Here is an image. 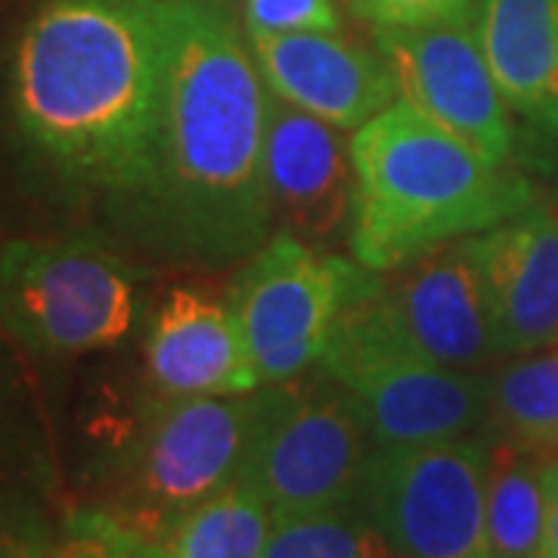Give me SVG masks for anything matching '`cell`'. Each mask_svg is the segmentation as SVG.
Returning a JSON list of instances; mask_svg holds the SVG:
<instances>
[{
    "instance_id": "cell-4",
    "label": "cell",
    "mask_w": 558,
    "mask_h": 558,
    "mask_svg": "<svg viewBox=\"0 0 558 558\" xmlns=\"http://www.w3.org/2000/svg\"><path fill=\"white\" fill-rule=\"evenodd\" d=\"M317 366L357 398L376 447L440 444L490 425V376L440 366L416 351L376 270H366L344 301Z\"/></svg>"
},
{
    "instance_id": "cell-9",
    "label": "cell",
    "mask_w": 558,
    "mask_h": 558,
    "mask_svg": "<svg viewBox=\"0 0 558 558\" xmlns=\"http://www.w3.org/2000/svg\"><path fill=\"white\" fill-rule=\"evenodd\" d=\"M366 267L282 230L240 264L230 307L260 385L304 376L319 363L332 323Z\"/></svg>"
},
{
    "instance_id": "cell-26",
    "label": "cell",
    "mask_w": 558,
    "mask_h": 558,
    "mask_svg": "<svg viewBox=\"0 0 558 558\" xmlns=\"http://www.w3.org/2000/svg\"><path fill=\"white\" fill-rule=\"evenodd\" d=\"M22 0H0V16H7V13H10V10H13V7H20Z\"/></svg>"
},
{
    "instance_id": "cell-3",
    "label": "cell",
    "mask_w": 558,
    "mask_h": 558,
    "mask_svg": "<svg viewBox=\"0 0 558 558\" xmlns=\"http://www.w3.org/2000/svg\"><path fill=\"white\" fill-rule=\"evenodd\" d=\"M351 153L357 171L351 252L376 274H391L534 205L524 174L487 161L403 97L354 131Z\"/></svg>"
},
{
    "instance_id": "cell-8",
    "label": "cell",
    "mask_w": 558,
    "mask_h": 558,
    "mask_svg": "<svg viewBox=\"0 0 558 558\" xmlns=\"http://www.w3.org/2000/svg\"><path fill=\"white\" fill-rule=\"evenodd\" d=\"M490 435L376 447L357 502L400 558H494L487 534Z\"/></svg>"
},
{
    "instance_id": "cell-5",
    "label": "cell",
    "mask_w": 558,
    "mask_h": 558,
    "mask_svg": "<svg viewBox=\"0 0 558 558\" xmlns=\"http://www.w3.org/2000/svg\"><path fill=\"white\" fill-rule=\"evenodd\" d=\"M143 270L94 236L0 248V329L40 357L116 348L140 314Z\"/></svg>"
},
{
    "instance_id": "cell-24",
    "label": "cell",
    "mask_w": 558,
    "mask_h": 558,
    "mask_svg": "<svg viewBox=\"0 0 558 558\" xmlns=\"http://www.w3.org/2000/svg\"><path fill=\"white\" fill-rule=\"evenodd\" d=\"M543 494H546V521L539 558H558V459L543 462Z\"/></svg>"
},
{
    "instance_id": "cell-7",
    "label": "cell",
    "mask_w": 558,
    "mask_h": 558,
    "mask_svg": "<svg viewBox=\"0 0 558 558\" xmlns=\"http://www.w3.org/2000/svg\"><path fill=\"white\" fill-rule=\"evenodd\" d=\"M255 422L258 391L230 398L153 395L128 459L119 519L161 543L183 515L242 478Z\"/></svg>"
},
{
    "instance_id": "cell-13",
    "label": "cell",
    "mask_w": 558,
    "mask_h": 558,
    "mask_svg": "<svg viewBox=\"0 0 558 558\" xmlns=\"http://www.w3.org/2000/svg\"><path fill=\"white\" fill-rule=\"evenodd\" d=\"M143 369L159 398H230L260 388L230 299L208 286H174L156 304Z\"/></svg>"
},
{
    "instance_id": "cell-22",
    "label": "cell",
    "mask_w": 558,
    "mask_h": 558,
    "mask_svg": "<svg viewBox=\"0 0 558 558\" xmlns=\"http://www.w3.org/2000/svg\"><path fill=\"white\" fill-rule=\"evenodd\" d=\"M242 20L248 35L341 32V10L336 0H245Z\"/></svg>"
},
{
    "instance_id": "cell-12",
    "label": "cell",
    "mask_w": 558,
    "mask_h": 558,
    "mask_svg": "<svg viewBox=\"0 0 558 558\" xmlns=\"http://www.w3.org/2000/svg\"><path fill=\"white\" fill-rule=\"evenodd\" d=\"M381 292L403 336L440 366L478 373L499 354L481 267L465 240L391 270Z\"/></svg>"
},
{
    "instance_id": "cell-11",
    "label": "cell",
    "mask_w": 558,
    "mask_h": 558,
    "mask_svg": "<svg viewBox=\"0 0 558 558\" xmlns=\"http://www.w3.org/2000/svg\"><path fill=\"white\" fill-rule=\"evenodd\" d=\"M264 183L277 230L323 252L351 245L357 208L351 140L274 90L267 94Z\"/></svg>"
},
{
    "instance_id": "cell-21",
    "label": "cell",
    "mask_w": 558,
    "mask_h": 558,
    "mask_svg": "<svg viewBox=\"0 0 558 558\" xmlns=\"http://www.w3.org/2000/svg\"><path fill=\"white\" fill-rule=\"evenodd\" d=\"M40 558H168L165 543L109 512H81Z\"/></svg>"
},
{
    "instance_id": "cell-18",
    "label": "cell",
    "mask_w": 558,
    "mask_h": 558,
    "mask_svg": "<svg viewBox=\"0 0 558 558\" xmlns=\"http://www.w3.org/2000/svg\"><path fill=\"white\" fill-rule=\"evenodd\" d=\"M274 509L252 481L236 478L171 527L168 558H264Z\"/></svg>"
},
{
    "instance_id": "cell-2",
    "label": "cell",
    "mask_w": 558,
    "mask_h": 558,
    "mask_svg": "<svg viewBox=\"0 0 558 558\" xmlns=\"http://www.w3.org/2000/svg\"><path fill=\"white\" fill-rule=\"evenodd\" d=\"M168 69L165 0H38L13 40L7 100L25 159L116 236L143 196Z\"/></svg>"
},
{
    "instance_id": "cell-17",
    "label": "cell",
    "mask_w": 558,
    "mask_h": 558,
    "mask_svg": "<svg viewBox=\"0 0 558 558\" xmlns=\"http://www.w3.org/2000/svg\"><path fill=\"white\" fill-rule=\"evenodd\" d=\"M543 453L515 440L490 438L487 462V534L494 558H539L546 494Z\"/></svg>"
},
{
    "instance_id": "cell-1",
    "label": "cell",
    "mask_w": 558,
    "mask_h": 558,
    "mask_svg": "<svg viewBox=\"0 0 558 558\" xmlns=\"http://www.w3.org/2000/svg\"><path fill=\"white\" fill-rule=\"evenodd\" d=\"M165 3L159 140L119 240L180 270L220 274L245 264L277 230L264 183L270 90L227 0Z\"/></svg>"
},
{
    "instance_id": "cell-16",
    "label": "cell",
    "mask_w": 558,
    "mask_h": 558,
    "mask_svg": "<svg viewBox=\"0 0 558 558\" xmlns=\"http://www.w3.org/2000/svg\"><path fill=\"white\" fill-rule=\"evenodd\" d=\"M472 22L506 102L534 116L558 90V0H475Z\"/></svg>"
},
{
    "instance_id": "cell-10",
    "label": "cell",
    "mask_w": 558,
    "mask_h": 558,
    "mask_svg": "<svg viewBox=\"0 0 558 558\" xmlns=\"http://www.w3.org/2000/svg\"><path fill=\"white\" fill-rule=\"evenodd\" d=\"M400 97L494 165L515 161V124L472 16L373 32Z\"/></svg>"
},
{
    "instance_id": "cell-23",
    "label": "cell",
    "mask_w": 558,
    "mask_h": 558,
    "mask_svg": "<svg viewBox=\"0 0 558 558\" xmlns=\"http://www.w3.org/2000/svg\"><path fill=\"white\" fill-rule=\"evenodd\" d=\"M475 0H348L351 13L373 32L388 28H422L438 22L472 16Z\"/></svg>"
},
{
    "instance_id": "cell-25",
    "label": "cell",
    "mask_w": 558,
    "mask_h": 558,
    "mask_svg": "<svg viewBox=\"0 0 558 558\" xmlns=\"http://www.w3.org/2000/svg\"><path fill=\"white\" fill-rule=\"evenodd\" d=\"M527 119L534 121V124H539L546 134H553V137L558 140V90L549 97V100L543 102V106H539L534 116H527Z\"/></svg>"
},
{
    "instance_id": "cell-19",
    "label": "cell",
    "mask_w": 558,
    "mask_h": 558,
    "mask_svg": "<svg viewBox=\"0 0 558 558\" xmlns=\"http://www.w3.org/2000/svg\"><path fill=\"white\" fill-rule=\"evenodd\" d=\"M490 425L534 453L558 447V344L531 351L490 376Z\"/></svg>"
},
{
    "instance_id": "cell-20",
    "label": "cell",
    "mask_w": 558,
    "mask_h": 558,
    "mask_svg": "<svg viewBox=\"0 0 558 558\" xmlns=\"http://www.w3.org/2000/svg\"><path fill=\"white\" fill-rule=\"evenodd\" d=\"M264 558H400L369 512L354 502L277 515Z\"/></svg>"
},
{
    "instance_id": "cell-14",
    "label": "cell",
    "mask_w": 558,
    "mask_h": 558,
    "mask_svg": "<svg viewBox=\"0 0 558 558\" xmlns=\"http://www.w3.org/2000/svg\"><path fill=\"white\" fill-rule=\"evenodd\" d=\"M267 87L341 131L366 121L400 100L398 78L376 50L348 40L341 32L248 35Z\"/></svg>"
},
{
    "instance_id": "cell-6",
    "label": "cell",
    "mask_w": 558,
    "mask_h": 558,
    "mask_svg": "<svg viewBox=\"0 0 558 558\" xmlns=\"http://www.w3.org/2000/svg\"><path fill=\"white\" fill-rule=\"evenodd\" d=\"M376 440L357 398L319 366L258 388V422L242 478L277 515L354 502Z\"/></svg>"
},
{
    "instance_id": "cell-15",
    "label": "cell",
    "mask_w": 558,
    "mask_h": 558,
    "mask_svg": "<svg viewBox=\"0 0 558 558\" xmlns=\"http://www.w3.org/2000/svg\"><path fill=\"white\" fill-rule=\"evenodd\" d=\"M465 242L481 267L499 354H531L558 344L556 215L531 205Z\"/></svg>"
}]
</instances>
